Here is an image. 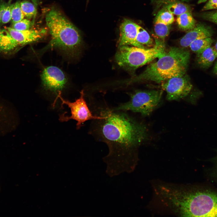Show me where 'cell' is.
<instances>
[{
  "label": "cell",
  "instance_id": "cell-30",
  "mask_svg": "<svg viewBox=\"0 0 217 217\" xmlns=\"http://www.w3.org/2000/svg\"><path fill=\"white\" fill-rule=\"evenodd\" d=\"M32 2V3L36 7L39 3V0H31Z\"/></svg>",
  "mask_w": 217,
  "mask_h": 217
},
{
  "label": "cell",
  "instance_id": "cell-10",
  "mask_svg": "<svg viewBox=\"0 0 217 217\" xmlns=\"http://www.w3.org/2000/svg\"><path fill=\"white\" fill-rule=\"evenodd\" d=\"M5 29L19 46L32 43L43 38L46 34L45 29H29L24 31L15 30L11 27Z\"/></svg>",
  "mask_w": 217,
  "mask_h": 217
},
{
  "label": "cell",
  "instance_id": "cell-23",
  "mask_svg": "<svg viewBox=\"0 0 217 217\" xmlns=\"http://www.w3.org/2000/svg\"><path fill=\"white\" fill-rule=\"evenodd\" d=\"M32 24L31 22L27 19H24L20 21L12 24L11 27L19 31H24L30 29Z\"/></svg>",
  "mask_w": 217,
  "mask_h": 217
},
{
  "label": "cell",
  "instance_id": "cell-26",
  "mask_svg": "<svg viewBox=\"0 0 217 217\" xmlns=\"http://www.w3.org/2000/svg\"><path fill=\"white\" fill-rule=\"evenodd\" d=\"M217 9V0H209L203 6L202 11Z\"/></svg>",
  "mask_w": 217,
  "mask_h": 217
},
{
  "label": "cell",
  "instance_id": "cell-3",
  "mask_svg": "<svg viewBox=\"0 0 217 217\" xmlns=\"http://www.w3.org/2000/svg\"><path fill=\"white\" fill-rule=\"evenodd\" d=\"M46 24L51 39L50 47H55L73 54L79 47L80 35L75 26L59 11L55 8L46 15Z\"/></svg>",
  "mask_w": 217,
  "mask_h": 217
},
{
  "label": "cell",
  "instance_id": "cell-13",
  "mask_svg": "<svg viewBox=\"0 0 217 217\" xmlns=\"http://www.w3.org/2000/svg\"><path fill=\"white\" fill-rule=\"evenodd\" d=\"M198 64L203 68L210 67L217 57V52L214 47H210L197 55Z\"/></svg>",
  "mask_w": 217,
  "mask_h": 217
},
{
  "label": "cell",
  "instance_id": "cell-4",
  "mask_svg": "<svg viewBox=\"0 0 217 217\" xmlns=\"http://www.w3.org/2000/svg\"><path fill=\"white\" fill-rule=\"evenodd\" d=\"M155 45L147 49L129 45L118 46L115 55L116 62L120 67L133 71L166 53L164 41L155 38Z\"/></svg>",
  "mask_w": 217,
  "mask_h": 217
},
{
  "label": "cell",
  "instance_id": "cell-27",
  "mask_svg": "<svg viewBox=\"0 0 217 217\" xmlns=\"http://www.w3.org/2000/svg\"><path fill=\"white\" fill-rule=\"evenodd\" d=\"M8 3L2 2L0 4V24H2V20L6 11Z\"/></svg>",
  "mask_w": 217,
  "mask_h": 217
},
{
  "label": "cell",
  "instance_id": "cell-21",
  "mask_svg": "<svg viewBox=\"0 0 217 217\" xmlns=\"http://www.w3.org/2000/svg\"><path fill=\"white\" fill-rule=\"evenodd\" d=\"M170 29V25L160 23H155L154 30L156 37L162 41L169 34Z\"/></svg>",
  "mask_w": 217,
  "mask_h": 217
},
{
  "label": "cell",
  "instance_id": "cell-12",
  "mask_svg": "<svg viewBox=\"0 0 217 217\" xmlns=\"http://www.w3.org/2000/svg\"><path fill=\"white\" fill-rule=\"evenodd\" d=\"M212 32L209 28L202 24L196 25L193 29L189 30L181 39L180 44L181 47H189L190 44L196 40L211 37Z\"/></svg>",
  "mask_w": 217,
  "mask_h": 217
},
{
  "label": "cell",
  "instance_id": "cell-32",
  "mask_svg": "<svg viewBox=\"0 0 217 217\" xmlns=\"http://www.w3.org/2000/svg\"><path fill=\"white\" fill-rule=\"evenodd\" d=\"M214 48L217 52V41L216 42L214 46Z\"/></svg>",
  "mask_w": 217,
  "mask_h": 217
},
{
  "label": "cell",
  "instance_id": "cell-14",
  "mask_svg": "<svg viewBox=\"0 0 217 217\" xmlns=\"http://www.w3.org/2000/svg\"><path fill=\"white\" fill-rule=\"evenodd\" d=\"M19 46L5 29H0V51L11 52Z\"/></svg>",
  "mask_w": 217,
  "mask_h": 217
},
{
  "label": "cell",
  "instance_id": "cell-22",
  "mask_svg": "<svg viewBox=\"0 0 217 217\" xmlns=\"http://www.w3.org/2000/svg\"><path fill=\"white\" fill-rule=\"evenodd\" d=\"M25 16L21 8L20 2L18 1L12 4L11 10V20L12 24L24 19Z\"/></svg>",
  "mask_w": 217,
  "mask_h": 217
},
{
  "label": "cell",
  "instance_id": "cell-7",
  "mask_svg": "<svg viewBox=\"0 0 217 217\" xmlns=\"http://www.w3.org/2000/svg\"><path fill=\"white\" fill-rule=\"evenodd\" d=\"M84 90L80 92V96L73 102H71L64 99L61 96L60 93L58 94V97L61 99L62 104L67 105L70 108L71 115L70 116L65 115L64 114L60 116L59 120L62 122L66 121L71 119L77 121L76 128L79 129L84 123L89 120L100 119L101 117L93 113L86 103L84 98Z\"/></svg>",
  "mask_w": 217,
  "mask_h": 217
},
{
  "label": "cell",
  "instance_id": "cell-5",
  "mask_svg": "<svg viewBox=\"0 0 217 217\" xmlns=\"http://www.w3.org/2000/svg\"><path fill=\"white\" fill-rule=\"evenodd\" d=\"M161 90H138L130 94L127 102L113 107L117 110H122L149 115L159 104L162 94Z\"/></svg>",
  "mask_w": 217,
  "mask_h": 217
},
{
  "label": "cell",
  "instance_id": "cell-29",
  "mask_svg": "<svg viewBox=\"0 0 217 217\" xmlns=\"http://www.w3.org/2000/svg\"><path fill=\"white\" fill-rule=\"evenodd\" d=\"M213 72L215 74L217 75V61L214 67Z\"/></svg>",
  "mask_w": 217,
  "mask_h": 217
},
{
  "label": "cell",
  "instance_id": "cell-20",
  "mask_svg": "<svg viewBox=\"0 0 217 217\" xmlns=\"http://www.w3.org/2000/svg\"><path fill=\"white\" fill-rule=\"evenodd\" d=\"M20 5L25 17L28 19L35 17L36 13V7L33 3L24 0L20 2Z\"/></svg>",
  "mask_w": 217,
  "mask_h": 217
},
{
  "label": "cell",
  "instance_id": "cell-2",
  "mask_svg": "<svg viewBox=\"0 0 217 217\" xmlns=\"http://www.w3.org/2000/svg\"><path fill=\"white\" fill-rule=\"evenodd\" d=\"M190 58L189 52L172 47L156 62L151 64L141 74L129 82L142 81L162 83L171 78L185 74Z\"/></svg>",
  "mask_w": 217,
  "mask_h": 217
},
{
  "label": "cell",
  "instance_id": "cell-8",
  "mask_svg": "<svg viewBox=\"0 0 217 217\" xmlns=\"http://www.w3.org/2000/svg\"><path fill=\"white\" fill-rule=\"evenodd\" d=\"M163 82L162 87L166 92V98L169 101L179 100L185 98L192 88L190 79L186 74L171 78Z\"/></svg>",
  "mask_w": 217,
  "mask_h": 217
},
{
  "label": "cell",
  "instance_id": "cell-24",
  "mask_svg": "<svg viewBox=\"0 0 217 217\" xmlns=\"http://www.w3.org/2000/svg\"><path fill=\"white\" fill-rule=\"evenodd\" d=\"M12 4H11V0L8 3L5 13L2 20V24H6L8 23L11 20V10Z\"/></svg>",
  "mask_w": 217,
  "mask_h": 217
},
{
  "label": "cell",
  "instance_id": "cell-19",
  "mask_svg": "<svg viewBox=\"0 0 217 217\" xmlns=\"http://www.w3.org/2000/svg\"><path fill=\"white\" fill-rule=\"evenodd\" d=\"M175 20L173 14L164 8L160 11L155 19L154 23H160L167 25L171 24Z\"/></svg>",
  "mask_w": 217,
  "mask_h": 217
},
{
  "label": "cell",
  "instance_id": "cell-25",
  "mask_svg": "<svg viewBox=\"0 0 217 217\" xmlns=\"http://www.w3.org/2000/svg\"><path fill=\"white\" fill-rule=\"evenodd\" d=\"M205 20L217 24V10L206 12L203 14Z\"/></svg>",
  "mask_w": 217,
  "mask_h": 217
},
{
  "label": "cell",
  "instance_id": "cell-28",
  "mask_svg": "<svg viewBox=\"0 0 217 217\" xmlns=\"http://www.w3.org/2000/svg\"><path fill=\"white\" fill-rule=\"evenodd\" d=\"M177 0H157V2L159 3H163L164 2H174ZM182 1H186V0H181Z\"/></svg>",
  "mask_w": 217,
  "mask_h": 217
},
{
  "label": "cell",
  "instance_id": "cell-18",
  "mask_svg": "<svg viewBox=\"0 0 217 217\" xmlns=\"http://www.w3.org/2000/svg\"><path fill=\"white\" fill-rule=\"evenodd\" d=\"M173 14L177 16L188 11H191L188 5L179 2H172L168 4L164 8Z\"/></svg>",
  "mask_w": 217,
  "mask_h": 217
},
{
  "label": "cell",
  "instance_id": "cell-6",
  "mask_svg": "<svg viewBox=\"0 0 217 217\" xmlns=\"http://www.w3.org/2000/svg\"><path fill=\"white\" fill-rule=\"evenodd\" d=\"M187 217H217V193L193 188Z\"/></svg>",
  "mask_w": 217,
  "mask_h": 217
},
{
  "label": "cell",
  "instance_id": "cell-17",
  "mask_svg": "<svg viewBox=\"0 0 217 217\" xmlns=\"http://www.w3.org/2000/svg\"><path fill=\"white\" fill-rule=\"evenodd\" d=\"M136 47L145 48L144 46L150 47L153 45V41L148 32L139 26L136 38Z\"/></svg>",
  "mask_w": 217,
  "mask_h": 217
},
{
  "label": "cell",
  "instance_id": "cell-15",
  "mask_svg": "<svg viewBox=\"0 0 217 217\" xmlns=\"http://www.w3.org/2000/svg\"><path fill=\"white\" fill-rule=\"evenodd\" d=\"M176 21L179 27L185 31H189L196 26V21L191 11H188L177 16Z\"/></svg>",
  "mask_w": 217,
  "mask_h": 217
},
{
  "label": "cell",
  "instance_id": "cell-31",
  "mask_svg": "<svg viewBox=\"0 0 217 217\" xmlns=\"http://www.w3.org/2000/svg\"><path fill=\"white\" fill-rule=\"evenodd\" d=\"M207 0H198L197 3L198 4H200L206 2Z\"/></svg>",
  "mask_w": 217,
  "mask_h": 217
},
{
  "label": "cell",
  "instance_id": "cell-16",
  "mask_svg": "<svg viewBox=\"0 0 217 217\" xmlns=\"http://www.w3.org/2000/svg\"><path fill=\"white\" fill-rule=\"evenodd\" d=\"M213 42V40L211 37L204 38L194 41L189 47L193 52L198 55L211 47Z\"/></svg>",
  "mask_w": 217,
  "mask_h": 217
},
{
  "label": "cell",
  "instance_id": "cell-1",
  "mask_svg": "<svg viewBox=\"0 0 217 217\" xmlns=\"http://www.w3.org/2000/svg\"><path fill=\"white\" fill-rule=\"evenodd\" d=\"M88 104L93 115L101 117L91 120L88 133L108 146V153L104 158L107 173L113 176L129 171L136 150L147 137L145 127L131 112L114 109L105 101L91 99Z\"/></svg>",
  "mask_w": 217,
  "mask_h": 217
},
{
  "label": "cell",
  "instance_id": "cell-11",
  "mask_svg": "<svg viewBox=\"0 0 217 217\" xmlns=\"http://www.w3.org/2000/svg\"><path fill=\"white\" fill-rule=\"evenodd\" d=\"M139 26L130 20L124 19L120 27L118 46L131 45L136 47L135 40Z\"/></svg>",
  "mask_w": 217,
  "mask_h": 217
},
{
  "label": "cell",
  "instance_id": "cell-9",
  "mask_svg": "<svg viewBox=\"0 0 217 217\" xmlns=\"http://www.w3.org/2000/svg\"><path fill=\"white\" fill-rule=\"evenodd\" d=\"M41 78L46 89L55 93H58V94L64 87L67 82L63 72L55 66L46 68L41 74Z\"/></svg>",
  "mask_w": 217,
  "mask_h": 217
}]
</instances>
